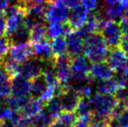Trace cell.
<instances>
[{"mask_svg": "<svg viewBox=\"0 0 128 127\" xmlns=\"http://www.w3.org/2000/svg\"><path fill=\"white\" fill-rule=\"evenodd\" d=\"M109 51L110 47L104 40L101 34L94 32L84 38L83 52L90 62L106 61Z\"/></svg>", "mask_w": 128, "mask_h": 127, "instance_id": "cell-1", "label": "cell"}, {"mask_svg": "<svg viewBox=\"0 0 128 127\" xmlns=\"http://www.w3.org/2000/svg\"><path fill=\"white\" fill-rule=\"evenodd\" d=\"M95 116L109 120L118 105V101L114 95L98 92L90 98Z\"/></svg>", "mask_w": 128, "mask_h": 127, "instance_id": "cell-2", "label": "cell"}, {"mask_svg": "<svg viewBox=\"0 0 128 127\" xmlns=\"http://www.w3.org/2000/svg\"><path fill=\"white\" fill-rule=\"evenodd\" d=\"M71 58L72 57L69 56L68 53L54 57L53 65L56 74L64 90L73 87L72 83Z\"/></svg>", "mask_w": 128, "mask_h": 127, "instance_id": "cell-3", "label": "cell"}, {"mask_svg": "<svg viewBox=\"0 0 128 127\" xmlns=\"http://www.w3.org/2000/svg\"><path fill=\"white\" fill-rule=\"evenodd\" d=\"M90 61L84 56L73 57L71 60L72 83L75 85L90 82Z\"/></svg>", "mask_w": 128, "mask_h": 127, "instance_id": "cell-4", "label": "cell"}, {"mask_svg": "<svg viewBox=\"0 0 128 127\" xmlns=\"http://www.w3.org/2000/svg\"><path fill=\"white\" fill-rule=\"evenodd\" d=\"M100 30L101 31V36L109 47L115 48L120 45L124 36L118 23L104 19L101 21Z\"/></svg>", "mask_w": 128, "mask_h": 127, "instance_id": "cell-5", "label": "cell"}, {"mask_svg": "<svg viewBox=\"0 0 128 127\" xmlns=\"http://www.w3.org/2000/svg\"><path fill=\"white\" fill-rule=\"evenodd\" d=\"M69 9L64 5L61 0L50 2L46 5L44 18L49 23H66L67 22Z\"/></svg>", "mask_w": 128, "mask_h": 127, "instance_id": "cell-6", "label": "cell"}, {"mask_svg": "<svg viewBox=\"0 0 128 127\" xmlns=\"http://www.w3.org/2000/svg\"><path fill=\"white\" fill-rule=\"evenodd\" d=\"M126 9L121 5L118 0H104L102 10L97 15L101 20H108L118 22L125 16Z\"/></svg>", "mask_w": 128, "mask_h": 127, "instance_id": "cell-7", "label": "cell"}, {"mask_svg": "<svg viewBox=\"0 0 128 127\" xmlns=\"http://www.w3.org/2000/svg\"><path fill=\"white\" fill-rule=\"evenodd\" d=\"M8 53L9 58L20 64L34 58L33 47L30 42L10 44Z\"/></svg>", "mask_w": 128, "mask_h": 127, "instance_id": "cell-8", "label": "cell"}, {"mask_svg": "<svg viewBox=\"0 0 128 127\" xmlns=\"http://www.w3.org/2000/svg\"><path fill=\"white\" fill-rule=\"evenodd\" d=\"M107 64L113 70V71L121 72L126 69L128 63L127 54L120 47L112 48L107 56Z\"/></svg>", "mask_w": 128, "mask_h": 127, "instance_id": "cell-9", "label": "cell"}, {"mask_svg": "<svg viewBox=\"0 0 128 127\" xmlns=\"http://www.w3.org/2000/svg\"><path fill=\"white\" fill-rule=\"evenodd\" d=\"M44 64V62H42L36 58H32L20 64L19 75L29 80L33 79L34 78L42 74Z\"/></svg>", "mask_w": 128, "mask_h": 127, "instance_id": "cell-10", "label": "cell"}, {"mask_svg": "<svg viewBox=\"0 0 128 127\" xmlns=\"http://www.w3.org/2000/svg\"><path fill=\"white\" fill-rule=\"evenodd\" d=\"M90 77L98 81H103L113 78L114 71L104 61L95 62L90 67Z\"/></svg>", "mask_w": 128, "mask_h": 127, "instance_id": "cell-11", "label": "cell"}, {"mask_svg": "<svg viewBox=\"0 0 128 127\" xmlns=\"http://www.w3.org/2000/svg\"><path fill=\"white\" fill-rule=\"evenodd\" d=\"M89 13L90 12H88L81 5L74 9H72L71 11L69 12L67 19L71 29L77 30L84 26L86 23L87 22V19L90 16Z\"/></svg>", "mask_w": 128, "mask_h": 127, "instance_id": "cell-12", "label": "cell"}, {"mask_svg": "<svg viewBox=\"0 0 128 127\" xmlns=\"http://www.w3.org/2000/svg\"><path fill=\"white\" fill-rule=\"evenodd\" d=\"M32 83L20 75L12 78V94L14 97H27L30 94Z\"/></svg>", "mask_w": 128, "mask_h": 127, "instance_id": "cell-13", "label": "cell"}, {"mask_svg": "<svg viewBox=\"0 0 128 127\" xmlns=\"http://www.w3.org/2000/svg\"><path fill=\"white\" fill-rule=\"evenodd\" d=\"M12 94V77L0 64V105L6 106L7 98Z\"/></svg>", "mask_w": 128, "mask_h": 127, "instance_id": "cell-14", "label": "cell"}, {"mask_svg": "<svg viewBox=\"0 0 128 127\" xmlns=\"http://www.w3.org/2000/svg\"><path fill=\"white\" fill-rule=\"evenodd\" d=\"M66 44H67V53L71 57H76L81 55L84 49V39L77 33L76 31H70L66 35Z\"/></svg>", "mask_w": 128, "mask_h": 127, "instance_id": "cell-15", "label": "cell"}, {"mask_svg": "<svg viewBox=\"0 0 128 127\" xmlns=\"http://www.w3.org/2000/svg\"><path fill=\"white\" fill-rule=\"evenodd\" d=\"M59 98L64 112H74L77 108L79 99L81 98L73 87L64 90L59 95Z\"/></svg>", "mask_w": 128, "mask_h": 127, "instance_id": "cell-16", "label": "cell"}, {"mask_svg": "<svg viewBox=\"0 0 128 127\" xmlns=\"http://www.w3.org/2000/svg\"><path fill=\"white\" fill-rule=\"evenodd\" d=\"M34 58L42 62H53L54 54L52 52L51 44L46 39L34 43L33 46Z\"/></svg>", "mask_w": 128, "mask_h": 127, "instance_id": "cell-17", "label": "cell"}, {"mask_svg": "<svg viewBox=\"0 0 128 127\" xmlns=\"http://www.w3.org/2000/svg\"><path fill=\"white\" fill-rule=\"evenodd\" d=\"M44 108V102L40 98H30L26 103V105L22 109V114L28 118H34L38 115Z\"/></svg>", "mask_w": 128, "mask_h": 127, "instance_id": "cell-18", "label": "cell"}, {"mask_svg": "<svg viewBox=\"0 0 128 127\" xmlns=\"http://www.w3.org/2000/svg\"><path fill=\"white\" fill-rule=\"evenodd\" d=\"M123 87L118 81L117 78H112L107 80L98 81L97 85V90L100 93L110 94V95H115L118 91Z\"/></svg>", "mask_w": 128, "mask_h": 127, "instance_id": "cell-19", "label": "cell"}, {"mask_svg": "<svg viewBox=\"0 0 128 127\" xmlns=\"http://www.w3.org/2000/svg\"><path fill=\"white\" fill-rule=\"evenodd\" d=\"M70 31L71 27L66 23H50L46 27V36L51 39L66 36Z\"/></svg>", "mask_w": 128, "mask_h": 127, "instance_id": "cell-20", "label": "cell"}, {"mask_svg": "<svg viewBox=\"0 0 128 127\" xmlns=\"http://www.w3.org/2000/svg\"><path fill=\"white\" fill-rule=\"evenodd\" d=\"M46 22H37L32 26L30 30V41L37 43L46 39Z\"/></svg>", "mask_w": 128, "mask_h": 127, "instance_id": "cell-21", "label": "cell"}, {"mask_svg": "<svg viewBox=\"0 0 128 127\" xmlns=\"http://www.w3.org/2000/svg\"><path fill=\"white\" fill-rule=\"evenodd\" d=\"M30 83H32L30 93H32V96L33 98L40 97V95L44 92V91L47 87V84H46V80L43 78L42 74L30 80Z\"/></svg>", "mask_w": 128, "mask_h": 127, "instance_id": "cell-22", "label": "cell"}, {"mask_svg": "<svg viewBox=\"0 0 128 127\" xmlns=\"http://www.w3.org/2000/svg\"><path fill=\"white\" fill-rule=\"evenodd\" d=\"M75 111L78 117H91L92 114V107L90 98H81Z\"/></svg>", "mask_w": 128, "mask_h": 127, "instance_id": "cell-23", "label": "cell"}, {"mask_svg": "<svg viewBox=\"0 0 128 127\" xmlns=\"http://www.w3.org/2000/svg\"><path fill=\"white\" fill-rule=\"evenodd\" d=\"M46 110L55 119H58V117L64 112L62 108L61 100H60L59 96H55L54 98H52L50 101L47 102V105H46Z\"/></svg>", "mask_w": 128, "mask_h": 127, "instance_id": "cell-24", "label": "cell"}, {"mask_svg": "<svg viewBox=\"0 0 128 127\" xmlns=\"http://www.w3.org/2000/svg\"><path fill=\"white\" fill-rule=\"evenodd\" d=\"M51 47L54 56H59L67 53V44L64 37H58L52 39Z\"/></svg>", "mask_w": 128, "mask_h": 127, "instance_id": "cell-25", "label": "cell"}, {"mask_svg": "<svg viewBox=\"0 0 128 127\" xmlns=\"http://www.w3.org/2000/svg\"><path fill=\"white\" fill-rule=\"evenodd\" d=\"M0 64L4 66L6 71L9 73L10 77H15L17 75H19V71H20V64L13 61L10 58H4L0 60Z\"/></svg>", "mask_w": 128, "mask_h": 127, "instance_id": "cell-26", "label": "cell"}, {"mask_svg": "<svg viewBox=\"0 0 128 127\" xmlns=\"http://www.w3.org/2000/svg\"><path fill=\"white\" fill-rule=\"evenodd\" d=\"M57 119L66 126L72 127L76 123L78 116L76 113H74V112H62Z\"/></svg>", "mask_w": 128, "mask_h": 127, "instance_id": "cell-27", "label": "cell"}, {"mask_svg": "<svg viewBox=\"0 0 128 127\" xmlns=\"http://www.w3.org/2000/svg\"><path fill=\"white\" fill-rule=\"evenodd\" d=\"M74 88V87H73ZM74 90L77 92L80 98H90L93 95V86L90 84V82L84 84H80V85H76V88Z\"/></svg>", "mask_w": 128, "mask_h": 127, "instance_id": "cell-28", "label": "cell"}, {"mask_svg": "<svg viewBox=\"0 0 128 127\" xmlns=\"http://www.w3.org/2000/svg\"><path fill=\"white\" fill-rule=\"evenodd\" d=\"M10 42L7 37L0 36V60L5 58L10 47Z\"/></svg>", "mask_w": 128, "mask_h": 127, "instance_id": "cell-29", "label": "cell"}, {"mask_svg": "<svg viewBox=\"0 0 128 127\" xmlns=\"http://www.w3.org/2000/svg\"><path fill=\"white\" fill-rule=\"evenodd\" d=\"M80 4L88 12H92L98 9L100 0H79Z\"/></svg>", "mask_w": 128, "mask_h": 127, "instance_id": "cell-30", "label": "cell"}, {"mask_svg": "<svg viewBox=\"0 0 128 127\" xmlns=\"http://www.w3.org/2000/svg\"><path fill=\"white\" fill-rule=\"evenodd\" d=\"M55 96H57V91L53 86L51 85H47V87L46 88V90L44 91L42 94L40 95V99L43 102L46 103V102L50 101L52 98H54Z\"/></svg>", "mask_w": 128, "mask_h": 127, "instance_id": "cell-31", "label": "cell"}, {"mask_svg": "<svg viewBox=\"0 0 128 127\" xmlns=\"http://www.w3.org/2000/svg\"><path fill=\"white\" fill-rule=\"evenodd\" d=\"M107 119H104L95 116L94 118H92L91 123H90V127H107Z\"/></svg>", "mask_w": 128, "mask_h": 127, "instance_id": "cell-32", "label": "cell"}, {"mask_svg": "<svg viewBox=\"0 0 128 127\" xmlns=\"http://www.w3.org/2000/svg\"><path fill=\"white\" fill-rule=\"evenodd\" d=\"M91 117H78L72 127H90V123L92 120Z\"/></svg>", "mask_w": 128, "mask_h": 127, "instance_id": "cell-33", "label": "cell"}, {"mask_svg": "<svg viewBox=\"0 0 128 127\" xmlns=\"http://www.w3.org/2000/svg\"><path fill=\"white\" fill-rule=\"evenodd\" d=\"M120 28H121L122 33L124 37H128V17L124 16L120 19Z\"/></svg>", "mask_w": 128, "mask_h": 127, "instance_id": "cell-34", "label": "cell"}, {"mask_svg": "<svg viewBox=\"0 0 128 127\" xmlns=\"http://www.w3.org/2000/svg\"><path fill=\"white\" fill-rule=\"evenodd\" d=\"M62 3L66 7H67L69 10L74 9L76 7L80 5V1L79 0H61Z\"/></svg>", "mask_w": 128, "mask_h": 127, "instance_id": "cell-35", "label": "cell"}, {"mask_svg": "<svg viewBox=\"0 0 128 127\" xmlns=\"http://www.w3.org/2000/svg\"><path fill=\"white\" fill-rule=\"evenodd\" d=\"M6 31V17L3 12H0V36L5 35Z\"/></svg>", "mask_w": 128, "mask_h": 127, "instance_id": "cell-36", "label": "cell"}, {"mask_svg": "<svg viewBox=\"0 0 128 127\" xmlns=\"http://www.w3.org/2000/svg\"><path fill=\"white\" fill-rule=\"evenodd\" d=\"M24 3H26V10H28L29 7L32 5L36 4V3H48L51 2V0H24Z\"/></svg>", "mask_w": 128, "mask_h": 127, "instance_id": "cell-37", "label": "cell"}, {"mask_svg": "<svg viewBox=\"0 0 128 127\" xmlns=\"http://www.w3.org/2000/svg\"><path fill=\"white\" fill-rule=\"evenodd\" d=\"M10 0H0V12H4V10L10 5Z\"/></svg>", "mask_w": 128, "mask_h": 127, "instance_id": "cell-38", "label": "cell"}, {"mask_svg": "<svg viewBox=\"0 0 128 127\" xmlns=\"http://www.w3.org/2000/svg\"><path fill=\"white\" fill-rule=\"evenodd\" d=\"M50 127H67V126H66L64 125H63L62 123L59 122L58 119H56V120L52 123L51 126H50Z\"/></svg>", "mask_w": 128, "mask_h": 127, "instance_id": "cell-39", "label": "cell"}, {"mask_svg": "<svg viewBox=\"0 0 128 127\" xmlns=\"http://www.w3.org/2000/svg\"><path fill=\"white\" fill-rule=\"evenodd\" d=\"M118 1H120V3H121V5L126 10L128 9V0H118Z\"/></svg>", "mask_w": 128, "mask_h": 127, "instance_id": "cell-40", "label": "cell"}, {"mask_svg": "<svg viewBox=\"0 0 128 127\" xmlns=\"http://www.w3.org/2000/svg\"><path fill=\"white\" fill-rule=\"evenodd\" d=\"M4 120V107L0 105V122Z\"/></svg>", "mask_w": 128, "mask_h": 127, "instance_id": "cell-41", "label": "cell"}, {"mask_svg": "<svg viewBox=\"0 0 128 127\" xmlns=\"http://www.w3.org/2000/svg\"><path fill=\"white\" fill-rule=\"evenodd\" d=\"M125 106H126V109L128 111V103H125Z\"/></svg>", "mask_w": 128, "mask_h": 127, "instance_id": "cell-42", "label": "cell"}, {"mask_svg": "<svg viewBox=\"0 0 128 127\" xmlns=\"http://www.w3.org/2000/svg\"><path fill=\"white\" fill-rule=\"evenodd\" d=\"M126 10H127V12H126V13H125V16L128 17V9H126Z\"/></svg>", "mask_w": 128, "mask_h": 127, "instance_id": "cell-43", "label": "cell"}, {"mask_svg": "<svg viewBox=\"0 0 128 127\" xmlns=\"http://www.w3.org/2000/svg\"><path fill=\"white\" fill-rule=\"evenodd\" d=\"M126 92H127V98H128V87L126 88Z\"/></svg>", "mask_w": 128, "mask_h": 127, "instance_id": "cell-44", "label": "cell"}]
</instances>
